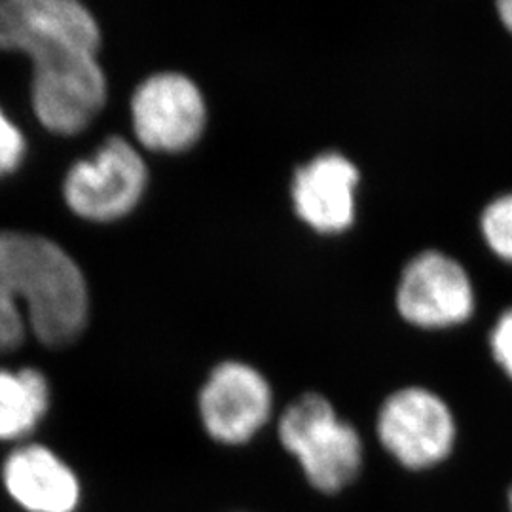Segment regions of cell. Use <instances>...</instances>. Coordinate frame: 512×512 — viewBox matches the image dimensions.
<instances>
[{
  "label": "cell",
  "instance_id": "15",
  "mask_svg": "<svg viewBox=\"0 0 512 512\" xmlns=\"http://www.w3.org/2000/svg\"><path fill=\"white\" fill-rule=\"evenodd\" d=\"M497 8H499V16L503 19V23L507 25V29L512 33V0L499 2Z\"/></svg>",
  "mask_w": 512,
  "mask_h": 512
},
{
  "label": "cell",
  "instance_id": "14",
  "mask_svg": "<svg viewBox=\"0 0 512 512\" xmlns=\"http://www.w3.org/2000/svg\"><path fill=\"white\" fill-rule=\"evenodd\" d=\"M490 346L497 365L512 378V308L497 319L490 336Z\"/></svg>",
  "mask_w": 512,
  "mask_h": 512
},
{
  "label": "cell",
  "instance_id": "8",
  "mask_svg": "<svg viewBox=\"0 0 512 512\" xmlns=\"http://www.w3.org/2000/svg\"><path fill=\"white\" fill-rule=\"evenodd\" d=\"M272 414V389L245 363H220L200 391V416L211 439L243 444L253 439Z\"/></svg>",
  "mask_w": 512,
  "mask_h": 512
},
{
  "label": "cell",
  "instance_id": "4",
  "mask_svg": "<svg viewBox=\"0 0 512 512\" xmlns=\"http://www.w3.org/2000/svg\"><path fill=\"white\" fill-rule=\"evenodd\" d=\"M148 171L143 156L126 139L112 135L93 158L69 169L63 194L74 215L95 222L122 219L141 202Z\"/></svg>",
  "mask_w": 512,
  "mask_h": 512
},
{
  "label": "cell",
  "instance_id": "3",
  "mask_svg": "<svg viewBox=\"0 0 512 512\" xmlns=\"http://www.w3.org/2000/svg\"><path fill=\"white\" fill-rule=\"evenodd\" d=\"M279 440L298 459L311 486L323 494L344 490L361 473V437L351 423L340 420L323 395H302L283 412Z\"/></svg>",
  "mask_w": 512,
  "mask_h": 512
},
{
  "label": "cell",
  "instance_id": "12",
  "mask_svg": "<svg viewBox=\"0 0 512 512\" xmlns=\"http://www.w3.org/2000/svg\"><path fill=\"white\" fill-rule=\"evenodd\" d=\"M482 234L495 255L512 262V196H501L484 209Z\"/></svg>",
  "mask_w": 512,
  "mask_h": 512
},
{
  "label": "cell",
  "instance_id": "11",
  "mask_svg": "<svg viewBox=\"0 0 512 512\" xmlns=\"http://www.w3.org/2000/svg\"><path fill=\"white\" fill-rule=\"evenodd\" d=\"M50 408V384L35 368L0 370V442L23 444Z\"/></svg>",
  "mask_w": 512,
  "mask_h": 512
},
{
  "label": "cell",
  "instance_id": "16",
  "mask_svg": "<svg viewBox=\"0 0 512 512\" xmlns=\"http://www.w3.org/2000/svg\"><path fill=\"white\" fill-rule=\"evenodd\" d=\"M509 509H511V512H512V488H511V492H509Z\"/></svg>",
  "mask_w": 512,
  "mask_h": 512
},
{
  "label": "cell",
  "instance_id": "6",
  "mask_svg": "<svg viewBox=\"0 0 512 512\" xmlns=\"http://www.w3.org/2000/svg\"><path fill=\"white\" fill-rule=\"evenodd\" d=\"M205 120L202 92L184 74H152L131 97L133 131L150 150L183 152L202 137Z\"/></svg>",
  "mask_w": 512,
  "mask_h": 512
},
{
  "label": "cell",
  "instance_id": "5",
  "mask_svg": "<svg viewBox=\"0 0 512 512\" xmlns=\"http://www.w3.org/2000/svg\"><path fill=\"white\" fill-rule=\"evenodd\" d=\"M378 437L406 469H429L452 452L456 421L439 395L423 387H406L382 404Z\"/></svg>",
  "mask_w": 512,
  "mask_h": 512
},
{
  "label": "cell",
  "instance_id": "7",
  "mask_svg": "<svg viewBox=\"0 0 512 512\" xmlns=\"http://www.w3.org/2000/svg\"><path fill=\"white\" fill-rule=\"evenodd\" d=\"M397 308L408 323L421 329L454 327L473 315V283L458 260L425 251L404 268Z\"/></svg>",
  "mask_w": 512,
  "mask_h": 512
},
{
  "label": "cell",
  "instance_id": "9",
  "mask_svg": "<svg viewBox=\"0 0 512 512\" xmlns=\"http://www.w3.org/2000/svg\"><path fill=\"white\" fill-rule=\"evenodd\" d=\"M6 495L23 512H78L82 482L73 467L38 442L18 444L2 463Z\"/></svg>",
  "mask_w": 512,
  "mask_h": 512
},
{
  "label": "cell",
  "instance_id": "2",
  "mask_svg": "<svg viewBox=\"0 0 512 512\" xmlns=\"http://www.w3.org/2000/svg\"><path fill=\"white\" fill-rule=\"evenodd\" d=\"M90 313L86 279L57 243L0 232V351L19 348L27 329L44 346H69Z\"/></svg>",
  "mask_w": 512,
  "mask_h": 512
},
{
  "label": "cell",
  "instance_id": "1",
  "mask_svg": "<svg viewBox=\"0 0 512 512\" xmlns=\"http://www.w3.org/2000/svg\"><path fill=\"white\" fill-rule=\"evenodd\" d=\"M99 46V25L76 0H0V50L31 57L33 107L54 133L88 128L105 107Z\"/></svg>",
  "mask_w": 512,
  "mask_h": 512
},
{
  "label": "cell",
  "instance_id": "10",
  "mask_svg": "<svg viewBox=\"0 0 512 512\" xmlns=\"http://www.w3.org/2000/svg\"><path fill=\"white\" fill-rule=\"evenodd\" d=\"M359 169L338 152H325L296 169L293 202L296 215L321 234L348 230L355 219Z\"/></svg>",
  "mask_w": 512,
  "mask_h": 512
},
{
  "label": "cell",
  "instance_id": "13",
  "mask_svg": "<svg viewBox=\"0 0 512 512\" xmlns=\"http://www.w3.org/2000/svg\"><path fill=\"white\" fill-rule=\"evenodd\" d=\"M27 152V143L18 126L0 109V179L18 169Z\"/></svg>",
  "mask_w": 512,
  "mask_h": 512
}]
</instances>
